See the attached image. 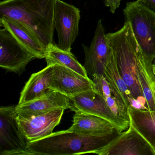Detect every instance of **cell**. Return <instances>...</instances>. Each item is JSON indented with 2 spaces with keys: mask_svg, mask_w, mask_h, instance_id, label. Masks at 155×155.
Instances as JSON below:
<instances>
[{
  "mask_svg": "<svg viewBox=\"0 0 155 155\" xmlns=\"http://www.w3.org/2000/svg\"><path fill=\"white\" fill-rule=\"evenodd\" d=\"M121 133L117 129L96 135H82L68 129L61 130L40 139L28 141L27 151L28 155L96 154Z\"/></svg>",
  "mask_w": 155,
  "mask_h": 155,
  "instance_id": "cell-1",
  "label": "cell"
},
{
  "mask_svg": "<svg viewBox=\"0 0 155 155\" xmlns=\"http://www.w3.org/2000/svg\"><path fill=\"white\" fill-rule=\"evenodd\" d=\"M120 76L127 86L130 106L147 110L146 101L137 72V59L141 51L129 23L126 21L117 31L106 34Z\"/></svg>",
  "mask_w": 155,
  "mask_h": 155,
  "instance_id": "cell-2",
  "label": "cell"
},
{
  "mask_svg": "<svg viewBox=\"0 0 155 155\" xmlns=\"http://www.w3.org/2000/svg\"><path fill=\"white\" fill-rule=\"evenodd\" d=\"M56 0H3L0 17L19 21L34 33L47 48L53 43Z\"/></svg>",
  "mask_w": 155,
  "mask_h": 155,
  "instance_id": "cell-3",
  "label": "cell"
},
{
  "mask_svg": "<svg viewBox=\"0 0 155 155\" xmlns=\"http://www.w3.org/2000/svg\"><path fill=\"white\" fill-rule=\"evenodd\" d=\"M147 63L155 58V13L139 0L127 2L123 10Z\"/></svg>",
  "mask_w": 155,
  "mask_h": 155,
  "instance_id": "cell-4",
  "label": "cell"
},
{
  "mask_svg": "<svg viewBox=\"0 0 155 155\" xmlns=\"http://www.w3.org/2000/svg\"><path fill=\"white\" fill-rule=\"evenodd\" d=\"M15 108L0 107V155H28V140L20 128Z\"/></svg>",
  "mask_w": 155,
  "mask_h": 155,
  "instance_id": "cell-5",
  "label": "cell"
},
{
  "mask_svg": "<svg viewBox=\"0 0 155 155\" xmlns=\"http://www.w3.org/2000/svg\"><path fill=\"white\" fill-rule=\"evenodd\" d=\"M80 11L73 5L61 0H56L54 10V26L58 33L57 46L71 51V46L79 33Z\"/></svg>",
  "mask_w": 155,
  "mask_h": 155,
  "instance_id": "cell-6",
  "label": "cell"
},
{
  "mask_svg": "<svg viewBox=\"0 0 155 155\" xmlns=\"http://www.w3.org/2000/svg\"><path fill=\"white\" fill-rule=\"evenodd\" d=\"M36 58L6 29L0 30V67L18 75L31 61Z\"/></svg>",
  "mask_w": 155,
  "mask_h": 155,
  "instance_id": "cell-7",
  "label": "cell"
},
{
  "mask_svg": "<svg viewBox=\"0 0 155 155\" xmlns=\"http://www.w3.org/2000/svg\"><path fill=\"white\" fill-rule=\"evenodd\" d=\"M85 54L84 68L92 78L94 75L104 76L111 49L109 45L101 20L97 24L95 35L90 47L82 45Z\"/></svg>",
  "mask_w": 155,
  "mask_h": 155,
  "instance_id": "cell-8",
  "label": "cell"
},
{
  "mask_svg": "<svg viewBox=\"0 0 155 155\" xmlns=\"http://www.w3.org/2000/svg\"><path fill=\"white\" fill-rule=\"evenodd\" d=\"M98 155H155L152 147L131 126L108 145L99 150Z\"/></svg>",
  "mask_w": 155,
  "mask_h": 155,
  "instance_id": "cell-9",
  "label": "cell"
},
{
  "mask_svg": "<svg viewBox=\"0 0 155 155\" xmlns=\"http://www.w3.org/2000/svg\"><path fill=\"white\" fill-rule=\"evenodd\" d=\"M51 89L69 98L87 91L94 90V82L77 72L59 64H54Z\"/></svg>",
  "mask_w": 155,
  "mask_h": 155,
  "instance_id": "cell-10",
  "label": "cell"
},
{
  "mask_svg": "<svg viewBox=\"0 0 155 155\" xmlns=\"http://www.w3.org/2000/svg\"><path fill=\"white\" fill-rule=\"evenodd\" d=\"M65 110L56 109L47 113L31 117L18 115L17 120L22 133L28 141L43 138L53 133L62 118Z\"/></svg>",
  "mask_w": 155,
  "mask_h": 155,
  "instance_id": "cell-11",
  "label": "cell"
},
{
  "mask_svg": "<svg viewBox=\"0 0 155 155\" xmlns=\"http://www.w3.org/2000/svg\"><path fill=\"white\" fill-rule=\"evenodd\" d=\"M69 98L73 103L72 111L80 110L106 119L114 124L121 133L129 128L114 115L103 98L95 90L82 92Z\"/></svg>",
  "mask_w": 155,
  "mask_h": 155,
  "instance_id": "cell-12",
  "label": "cell"
},
{
  "mask_svg": "<svg viewBox=\"0 0 155 155\" xmlns=\"http://www.w3.org/2000/svg\"><path fill=\"white\" fill-rule=\"evenodd\" d=\"M56 109L72 110L73 103L66 95L51 90L32 101L17 105L15 109L19 116L29 118L44 114Z\"/></svg>",
  "mask_w": 155,
  "mask_h": 155,
  "instance_id": "cell-13",
  "label": "cell"
},
{
  "mask_svg": "<svg viewBox=\"0 0 155 155\" xmlns=\"http://www.w3.org/2000/svg\"><path fill=\"white\" fill-rule=\"evenodd\" d=\"M0 25L11 34L36 58H45L47 48L26 26L19 21L6 17H0Z\"/></svg>",
  "mask_w": 155,
  "mask_h": 155,
  "instance_id": "cell-14",
  "label": "cell"
},
{
  "mask_svg": "<svg viewBox=\"0 0 155 155\" xmlns=\"http://www.w3.org/2000/svg\"><path fill=\"white\" fill-rule=\"evenodd\" d=\"M53 66L47 65L42 70L31 75L21 93L18 105L34 100L52 90L51 81Z\"/></svg>",
  "mask_w": 155,
  "mask_h": 155,
  "instance_id": "cell-15",
  "label": "cell"
},
{
  "mask_svg": "<svg viewBox=\"0 0 155 155\" xmlns=\"http://www.w3.org/2000/svg\"><path fill=\"white\" fill-rule=\"evenodd\" d=\"M75 112L73 124L68 129L71 131L82 135H96L117 129L112 122L101 117L80 110Z\"/></svg>",
  "mask_w": 155,
  "mask_h": 155,
  "instance_id": "cell-16",
  "label": "cell"
},
{
  "mask_svg": "<svg viewBox=\"0 0 155 155\" xmlns=\"http://www.w3.org/2000/svg\"><path fill=\"white\" fill-rule=\"evenodd\" d=\"M130 124L147 140L155 152V111L127 109Z\"/></svg>",
  "mask_w": 155,
  "mask_h": 155,
  "instance_id": "cell-17",
  "label": "cell"
},
{
  "mask_svg": "<svg viewBox=\"0 0 155 155\" xmlns=\"http://www.w3.org/2000/svg\"><path fill=\"white\" fill-rule=\"evenodd\" d=\"M137 72L140 87L146 101L147 110L155 111V77L145 60L141 50L138 55Z\"/></svg>",
  "mask_w": 155,
  "mask_h": 155,
  "instance_id": "cell-18",
  "label": "cell"
},
{
  "mask_svg": "<svg viewBox=\"0 0 155 155\" xmlns=\"http://www.w3.org/2000/svg\"><path fill=\"white\" fill-rule=\"evenodd\" d=\"M91 79L95 84L94 90L103 98L114 115L129 127L130 122L127 109L118 100L104 76L94 75Z\"/></svg>",
  "mask_w": 155,
  "mask_h": 155,
  "instance_id": "cell-19",
  "label": "cell"
},
{
  "mask_svg": "<svg viewBox=\"0 0 155 155\" xmlns=\"http://www.w3.org/2000/svg\"><path fill=\"white\" fill-rule=\"evenodd\" d=\"M104 76L118 100L127 109L130 106L129 91L127 84L120 74L111 49L108 62L104 71Z\"/></svg>",
  "mask_w": 155,
  "mask_h": 155,
  "instance_id": "cell-20",
  "label": "cell"
},
{
  "mask_svg": "<svg viewBox=\"0 0 155 155\" xmlns=\"http://www.w3.org/2000/svg\"><path fill=\"white\" fill-rule=\"evenodd\" d=\"M45 59L47 65L59 64L85 78H89L84 66L80 64L71 51L61 49L53 43L50 44L47 47Z\"/></svg>",
  "mask_w": 155,
  "mask_h": 155,
  "instance_id": "cell-21",
  "label": "cell"
},
{
  "mask_svg": "<svg viewBox=\"0 0 155 155\" xmlns=\"http://www.w3.org/2000/svg\"><path fill=\"white\" fill-rule=\"evenodd\" d=\"M121 0H104V4L106 7L110 8L111 13H115L116 10L119 8Z\"/></svg>",
  "mask_w": 155,
  "mask_h": 155,
  "instance_id": "cell-22",
  "label": "cell"
},
{
  "mask_svg": "<svg viewBox=\"0 0 155 155\" xmlns=\"http://www.w3.org/2000/svg\"><path fill=\"white\" fill-rule=\"evenodd\" d=\"M147 8L155 13V0H139Z\"/></svg>",
  "mask_w": 155,
  "mask_h": 155,
  "instance_id": "cell-23",
  "label": "cell"
},
{
  "mask_svg": "<svg viewBox=\"0 0 155 155\" xmlns=\"http://www.w3.org/2000/svg\"><path fill=\"white\" fill-rule=\"evenodd\" d=\"M152 71H153V74H154V76L155 77V58H154L153 62H152Z\"/></svg>",
  "mask_w": 155,
  "mask_h": 155,
  "instance_id": "cell-24",
  "label": "cell"
},
{
  "mask_svg": "<svg viewBox=\"0 0 155 155\" xmlns=\"http://www.w3.org/2000/svg\"></svg>",
  "mask_w": 155,
  "mask_h": 155,
  "instance_id": "cell-25",
  "label": "cell"
}]
</instances>
